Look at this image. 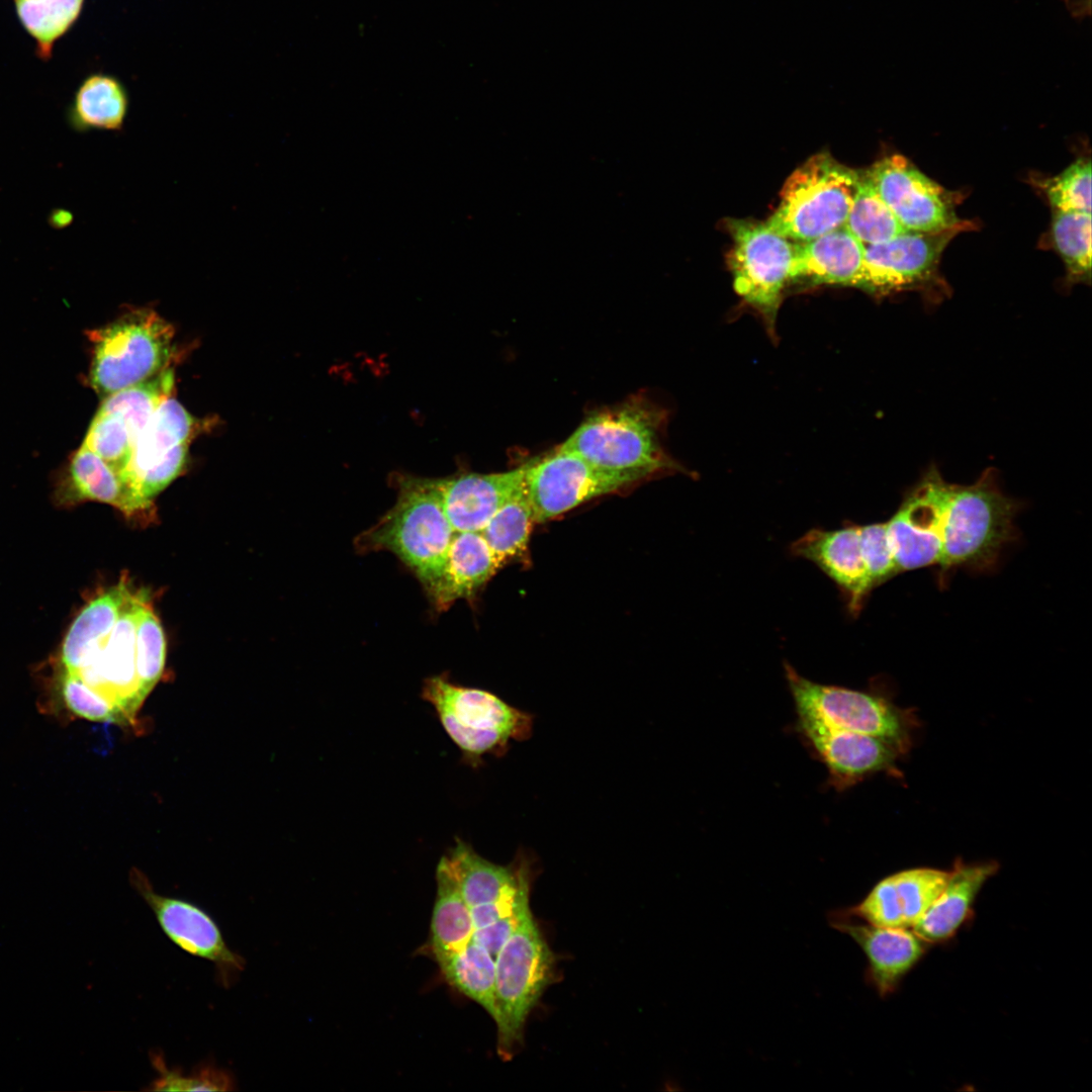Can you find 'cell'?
Listing matches in <instances>:
<instances>
[{
	"instance_id": "cell-1",
	"label": "cell",
	"mask_w": 1092,
	"mask_h": 1092,
	"mask_svg": "<svg viewBox=\"0 0 1092 1092\" xmlns=\"http://www.w3.org/2000/svg\"><path fill=\"white\" fill-rule=\"evenodd\" d=\"M936 505L942 570L995 565L1004 546L1016 537L1018 504L998 487L990 470L971 485L945 481L936 468L922 477Z\"/></svg>"
},
{
	"instance_id": "cell-2",
	"label": "cell",
	"mask_w": 1092,
	"mask_h": 1092,
	"mask_svg": "<svg viewBox=\"0 0 1092 1092\" xmlns=\"http://www.w3.org/2000/svg\"><path fill=\"white\" fill-rule=\"evenodd\" d=\"M454 533L436 478L403 475L397 477L394 506L355 545L362 552L393 553L427 592L441 572Z\"/></svg>"
},
{
	"instance_id": "cell-3",
	"label": "cell",
	"mask_w": 1092,
	"mask_h": 1092,
	"mask_svg": "<svg viewBox=\"0 0 1092 1092\" xmlns=\"http://www.w3.org/2000/svg\"><path fill=\"white\" fill-rule=\"evenodd\" d=\"M421 695L434 708L463 760L473 767L486 755H504L512 741L532 735L533 714L490 692L456 685L445 674L425 679Z\"/></svg>"
},
{
	"instance_id": "cell-4",
	"label": "cell",
	"mask_w": 1092,
	"mask_h": 1092,
	"mask_svg": "<svg viewBox=\"0 0 1092 1092\" xmlns=\"http://www.w3.org/2000/svg\"><path fill=\"white\" fill-rule=\"evenodd\" d=\"M664 413L636 396L592 414L558 448L595 466L651 473L670 467L660 441Z\"/></svg>"
},
{
	"instance_id": "cell-5",
	"label": "cell",
	"mask_w": 1092,
	"mask_h": 1092,
	"mask_svg": "<svg viewBox=\"0 0 1092 1092\" xmlns=\"http://www.w3.org/2000/svg\"><path fill=\"white\" fill-rule=\"evenodd\" d=\"M860 172L828 153L810 157L787 178L780 203L765 221L795 243H805L844 225Z\"/></svg>"
},
{
	"instance_id": "cell-6",
	"label": "cell",
	"mask_w": 1092,
	"mask_h": 1092,
	"mask_svg": "<svg viewBox=\"0 0 1092 1092\" xmlns=\"http://www.w3.org/2000/svg\"><path fill=\"white\" fill-rule=\"evenodd\" d=\"M174 334L172 325L150 307H130L91 332V386L106 397L170 367Z\"/></svg>"
},
{
	"instance_id": "cell-7",
	"label": "cell",
	"mask_w": 1092,
	"mask_h": 1092,
	"mask_svg": "<svg viewBox=\"0 0 1092 1092\" xmlns=\"http://www.w3.org/2000/svg\"><path fill=\"white\" fill-rule=\"evenodd\" d=\"M553 957L532 913L495 957L497 1051L510 1059L522 1043L528 1015L551 983Z\"/></svg>"
},
{
	"instance_id": "cell-8",
	"label": "cell",
	"mask_w": 1092,
	"mask_h": 1092,
	"mask_svg": "<svg viewBox=\"0 0 1092 1092\" xmlns=\"http://www.w3.org/2000/svg\"><path fill=\"white\" fill-rule=\"evenodd\" d=\"M797 715L829 726L880 738L905 753L911 745L913 718L883 696L834 685H824L784 664Z\"/></svg>"
},
{
	"instance_id": "cell-9",
	"label": "cell",
	"mask_w": 1092,
	"mask_h": 1092,
	"mask_svg": "<svg viewBox=\"0 0 1092 1092\" xmlns=\"http://www.w3.org/2000/svg\"><path fill=\"white\" fill-rule=\"evenodd\" d=\"M729 266L735 291L774 331L786 284L792 281L797 243L765 221L729 219Z\"/></svg>"
},
{
	"instance_id": "cell-10",
	"label": "cell",
	"mask_w": 1092,
	"mask_h": 1092,
	"mask_svg": "<svg viewBox=\"0 0 1092 1092\" xmlns=\"http://www.w3.org/2000/svg\"><path fill=\"white\" fill-rule=\"evenodd\" d=\"M146 590H132L110 633L73 673L108 707L112 722L127 725L148 695L136 670L135 630ZM64 672V671H62Z\"/></svg>"
},
{
	"instance_id": "cell-11",
	"label": "cell",
	"mask_w": 1092,
	"mask_h": 1092,
	"mask_svg": "<svg viewBox=\"0 0 1092 1092\" xmlns=\"http://www.w3.org/2000/svg\"><path fill=\"white\" fill-rule=\"evenodd\" d=\"M646 476L642 471L604 469L557 448L524 466V491L535 523H543Z\"/></svg>"
},
{
	"instance_id": "cell-12",
	"label": "cell",
	"mask_w": 1092,
	"mask_h": 1092,
	"mask_svg": "<svg viewBox=\"0 0 1092 1092\" xmlns=\"http://www.w3.org/2000/svg\"><path fill=\"white\" fill-rule=\"evenodd\" d=\"M198 429L197 421L173 395L162 402L136 438L122 474L136 498L154 504L153 498L184 471Z\"/></svg>"
},
{
	"instance_id": "cell-13",
	"label": "cell",
	"mask_w": 1092,
	"mask_h": 1092,
	"mask_svg": "<svg viewBox=\"0 0 1092 1092\" xmlns=\"http://www.w3.org/2000/svg\"><path fill=\"white\" fill-rule=\"evenodd\" d=\"M864 174L908 231L937 232L963 222L956 213L954 193L928 178L901 155L883 158Z\"/></svg>"
},
{
	"instance_id": "cell-14",
	"label": "cell",
	"mask_w": 1092,
	"mask_h": 1092,
	"mask_svg": "<svg viewBox=\"0 0 1092 1092\" xmlns=\"http://www.w3.org/2000/svg\"><path fill=\"white\" fill-rule=\"evenodd\" d=\"M129 879L165 934L186 952L213 963L224 987L233 985L244 971L246 961L228 946L212 917L188 900L158 894L136 869L130 872Z\"/></svg>"
},
{
	"instance_id": "cell-15",
	"label": "cell",
	"mask_w": 1092,
	"mask_h": 1092,
	"mask_svg": "<svg viewBox=\"0 0 1092 1092\" xmlns=\"http://www.w3.org/2000/svg\"><path fill=\"white\" fill-rule=\"evenodd\" d=\"M971 226V222L963 220L943 231H906L885 243L864 245L866 291L889 294L931 283L945 247Z\"/></svg>"
},
{
	"instance_id": "cell-16",
	"label": "cell",
	"mask_w": 1092,
	"mask_h": 1092,
	"mask_svg": "<svg viewBox=\"0 0 1092 1092\" xmlns=\"http://www.w3.org/2000/svg\"><path fill=\"white\" fill-rule=\"evenodd\" d=\"M797 728L826 766L832 786L840 790L878 772L896 771L901 753L885 740L835 728L806 715H798Z\"/></svg>"
},
{
	"instance_id": "cell-17",
	"label": "cell",
	"mask_w": 1092,
	"mask_h": 1092,
	"mask_svg": "<svg viewBox=\"0 0 1092 1092\" xmlns=\"http://www.w3.org/2000/svg\"><path fill=\"white\" fill-rule=\"evenodd\" d=\"M789 551L819 567L837 586L849 615L859 614L876 587L862 550L859 525L811 529L795 540Z\"/></svg>"
},
{
	"instance_id": "cell-18",
	"label": "cell",
	"mask_w": 1092,
	"mask_h": 1092,
	"mask_svg": "<svg viewBox=\"0 0 1092 1092\" xmlns=\"http://www.w3.org/2000/svg\"><path fill=\"white\" fill-rule=\"evenodd\" d=\"M828 922L862 949L868 961L866 981L881 997L895 992L927 951L928 943L913 930L872 925L849 915L844 908L832 910Z\"/></svg>"
},
{
	"instance_id": "cell-19",
	"label": "cell",
	"mask_w": 1092,
	"mask_h": 1092,
	"mask_svg": "<svg viewBox=\"0 0 1092 1092\" xmlns=\"http://www.w3.org/2000/svg\"><path fill=\"white\" fill-rule=\"evenodd\" d=\"M436 484L455 532L481 531L507 502L524 489V466L498 473L436 478Z\"/></svg>"
},
{
	"instance_id": "cell-20",
	"label": "cell",
	"mask_w": 1092,
	"mask_h": 1092,
	"mask_svg": "<svg viewBox=\"0 0 1092 1092\" xmlns=\"http://www.w3.org/2000/svg\"><path fill=\"white\" fill-rule=\"evenodd\" d=\"M885 524L899 573L939 564L941 541L937 509L922 479L905 495L897 512Z\"/></svg>"
},
{
	"instance_id": "cell-21",
	"label": "cell",
	"mask_w": 1092,
	"mask_h": 1092,
	"mask_svg": "<svg viewBox=\"0 0 1092 1092\" xmlns=\"http://www.w3.org/2000/svg\"><path fill=\"white\" fill-rule=\"evenodd\" d=\"M864 245L844 226L805 243H797L791 280L838 284L866 289Z\"/></svg>"
},
{
	"instance_id": "cell-22",
	"label": "cell",
	"mask_w": 1092,
	"mask_h": 1092,
	"mask_svg": "<svg viewBox=\"0 0 1092 1092\" xmlns=\"http://www.w3.org/2000/svg\"><path fill=\"white\" fill-rule=\"evenodd\" d=\"M998 868L996 861L957 860L938 897L911 927L913 932L928 944L951 939L973 915L979 892Z\"/></svg>"
},
{
	"instance_id": "cell-23",
	"label": "cell",
	"mask_w": 1092,
	"mask_h": 1092,
	"mask_svg": "<svg viewBox=\"0 0 1092 1092\" xmlns=\"http://www.w3.org/2000/svg\"><path fill=\"white\" fill-rule=\"evenodd\" d=\"M440 861L453 877L469 908L516 891L534 874L531 858L525 853L519 852L511 864L499 866L479 855L462 839H456Z\"/></svg>"
},
{
	"instance_id": "cell-24",
	"label": "cell",
	"mask_w": 1092,
	"mask_h": 1092,
	"mask_svg": "<svg viewBox=\"0 0 1092 1092\" xmlns=\"http://www.w3.org/2000/svg\"><path fill=\"white\" fill-rule=\"evenodd\" d=\"M502 567L479 531L455 532L441 572L427 590L437 610L473 598Z\"/></svg>"
},
{
	"instance_id": "cell-25",
	"label": "cell",
	"mask_w": 1092,
	"mask_h": 1092,
	"mask_svg": "<svg viewBox=\"0 0 1092 1092\" xmlns=\"http://www.w3.org/2000/svg\"><path fill=\"white\" fill-rule=\"evenodd\" d=\"M69 486L76 499L108 504L131 519L154 518V504L136 498L121 476L83 444L71 460Z\"/></svg>"
},
{
	"instance_id": "cell-26",
	"label": "cell",
	"mask_w": 1092,
	"mask_h": 1092,
	"mask_svg": "<svg viewBox=\"0 0 1092 1092\" xmlns=\"http://www.w3.org/2000/svg\"><path fill=\"white\" fill-rule=\"evenodd\" d=\"M133 589L122 577L114 586L90 601L70 626L62 645L64 672L76 671L110 633Z\"/></svg>"
},
{
	"instance_id": "cell-27",
	"label": "cell",
	"mask_w": 1092,
	"mask_h": 1092,
	"mask_svg": "<svg viewBox=\"0 0 1092 1092\" xmlns=\"http://www.w3.org/2000/svg\"><path fill=\"white\" fill-rule=\"evenodd\" d=\"M128 106L127 90L117 78L93 74L76 91L67 120L80 132L93 129L118 131L123 128Z\"/></svg>"
},
{
	"instance_id": "cell-28",
	"label": "cell",
	"mask_w": 1092,
	"mask_h": 1092,
	"mask_svg": "<svg viewBox=\"0 0 1092 1092\" xmlns=\"http://www.w3.org/2000/svg\"><path fill=\"white\" fill-rule=\"evenodd\" d=\"M437 897L433 910L431 934L436 958L464 948L472 940L474 926L470 908L447 870L439 861L436 870Z\"/></svg>"
},
{
	"instance_id": "cell-29",
	"label": "cell",
	"mask_w": 1092,
	"mask_h": 1092,
	"mask_svg": "<svg viewBox=\"0 0 1092 1092\" xmlns=\"http://www.w3.org/2000/svg\"><path fill=\"white\" fill-rule=\"evenodd\" d=\"M436 960L446 981L480 1004L494 1019L495 959L471 940L461 950Z\"/></svg>"
},
{
	"instance_id": "cell-30",
	"label": "cell",
	"mask_w": 1092,
	"mask_h": 1092,
	"mask_svg": "<svg viewBox=\"0 0 1092 1092\" xmlns=\"http://www.w3.org/2000/svg\"><path fill=\"white\" fill-rule=\"evenodd\" d=\"M175 375L168 367L153 377L104 397L98 412L119 418L134 443L162 402L172 395Z\"/></svg>"
},
{
	"instance_id": "cell-31",
	"label": "cell",
	"mask_w": 1092,
	"mask_h": 1092,
	"mask_svg": "<svg viewBox=\"0 0 1092 1092\" xmlns=\"http://www.w3.org/2000/svg\"><path fill=\"white\" fill-rule=\"evenodd\" d=\"M18 18L36 42L38 56L49 59L55 41L78 18L84 0H14Z\"/></svg>"
},
{
	"instance_id": "cell-32",
	"label": "cell",
	"mask_w": 1092,
	"mask_h": 1092,
	"mask_svg": "<svg viewBox=\"0 0 1092 1092\" xmlns=\"http://www.w3.org/2000/svg\"><path fill=\"white\" fill-rule=\"evenodd\" d=\"M534 523L532 509L523 489L507 502L479 532L503 566L525 552Z\"/></svg>"
},
{
	"instance_id": "cell-33",
	"label": "cell",
	"mask_w": 1092,
	"mask_h": 1092,
	"mask_svg": "<svg viewBox=\"0 0 1092 1092\" xmlns=\"http://www.w3.org/2000/svg\"><path fill=\"white\" fill-rule=\"evenodd\" d=\"M863 245L885 243L906 230L880 197L864 172L843 225Z\"/></svg>"
},
{
	"instance_id": "cell-34",
	"label": "cell",
	"mask_w": 1092,
	"mask_h": 1092,
	"mask_svg": "<svg viewBox=\"0 0 1092 1092\" xmlns=\"http://www.w3.org/2000/svg\"><path fill=\"white\" fill-rule=\"evenodd\" d=\"M1051 232L1053 245L1063 259L1069 280L1089 283L1091 213L1054 209Z\"/></svg>"
},
{
	"instance_id": "cell-35",
	"label": "cell",
	"mask_w": 1092,
	"mask_h": 1092,
	"mask_svg": "<svg viewBox=\"0 0 1092 1092\" xmlns=\"http://www.w3.org/2000/svg\"><path fill=\"white\" fill-rule=\"evenodd\" d=\"M948 874L949 871L915 868L889 876L906 928L912 927L931 906L944 888Z\"/></svg>"
},
{
	"instance_id": "cell-36",
	"label": "cell",
	"mask_w": 1092,
	"mask_h": 1092,
	"mask_svg": "<svg viewBox=\"0 0 1092 1092\" xmlns=\"http://www.w3.org/2000/svg\"><path fill=\"white\" fill-rule=\"evenodd\" d=\"M136 670L144 692L149 695L159 681L166 658V640L150 598L141 606L135 630Z\"/></svg>"
},
{
	"instance_id": "cell-37",
	"label": "cell",
	"mask_w": 1092,
	"mask_h": 1092,
	"mask_svg": "<svg viewBox=\"0 0 1092 1092\" xmlns=\"http://www.w3.org/2000/svg\"><path fill=\"white\" fill-rule=\"evenodd\" d=\"M151 1062L158 1072V1077L148 1090L231 1091L236 1086L234 1076L228 1070L210 1063H203L184 1074L178 1068H169L160 1053H152Z\"/></svg>"
},
{
	"instance_id": "cell-38",
	"label": "cell",
	"mask_w": 1092,
	"mask_h": 1092,
	"mask_svg": "<svg viewBox=\"0 0 1092 1092\" xmlns=\"http://www.w3.org/2000/svg\"><path fill=\"white\" fill-rule=\"evenodd\" d=\"M83 445L99 455L122 478L130 461L134 440L119 418L97 412Z\"/></svg>"
},
{
	"instance_id": "cell-39",
	"label": "cell",
	"mask_w": 1092,
	"mask_h": 1092,
	"mask_svg": "<svg viewBox=\"0 0 1092 1092\" xmlns=\"http://www.w3.org/2000/svg\"><path fill=\"white\" fill-rule=\"evenodd\" d=\"M1055 210L1091 213V162L1078 159L1059 175L1042 182Z\"/></svg>"
},
{
	"instance_id": "cell-40",
	"label": "cell",
	"mask_w": 1092,
	"mask_h": 1092,
	"mask_svg": "<svg viewBox=\"0 0 1092 1092\" xmlns=\"http://www.w3.org/2000/svg\"><path fill=\"white\" fill-rule=\"evenodd\" d=\"M531 913L530 905H527L487 926L475 929L472 941L484 947L495 959L504 943Z\"/></svg>"
},
{
	"instance_id": "cell-41",
	"label": "cell",
	"mask_w": 1092,
	"mask_h": 1092,
	"mask_svg": "<svg viewBox=\"0 0 1092 1092\" xmlns=\"http://www.w3.org/2000/svg\"><path fill=\"white\" fill-rule=\"evenodd\" d=\"M73 221V214L71 211L63 208L54 209L49 215V223L55 229H64L70 225Z\"/></svg>"
}]
</instances>
